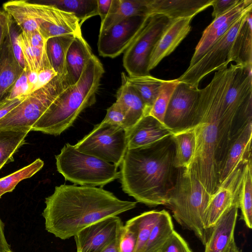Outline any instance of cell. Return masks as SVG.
Wrapping results in <instances>:
<instances>
[{"label":"cell","mask_w":252,"mask_h":252,"mask_svg":"<svg viewBox=\"0 0 252 252\" xmlns=\"http://www.w3.org/2000/svg\"><path fill=\"white\" fill-rule=\"evenodd\" d=\"M4 223L0 218V251H11L4 235Z\"/></svg>","instance_id":"c3c4849f"},{"label":"cell","mask_w":252,"mask_h":252,"mask_svg":"<svg viewBox=\"0 0 252 252\" xmlns=\"http://www.w3.org/2000/svg\"><path fill=\"white\" fill-rule=\"evenodd\" d=\"M150 0H112L108 14L100 23L99 33L127 18L150 15Z\"/></svg>","instance_id":"cb8c5ba5"},{"label":"cell","mask_w":252,"mask_h":252,"mask_svg":"<svg viewBox=\"0 0 252 252\" xmlns=\"http://www.w3.org/2000/svg\"><path fill=\"white\" fill-rule=\"evenodd\" d=\"M169 20L158 14L147 16L140 32L124 52L123 64L128 76L150 75L148 65L151 54Z\"/></svg>","instance_id":"30bf717a"},{"label":"cell","mask_w":252,"mask_h":252,"mask_svg":"<svg viewBox=\"0 0 252 252\" xmlns=\"http://www.w3.org/2000/svg\"><path fill=\"white\" fill-rule=\"evenodd\" d=\"M146 17L127 18L99 33L97 45L99 55L115 58L125 52L140 32Z\"/></svg>","instance_id":"8fae6325"},{"label":"cell","mask_w":252,"mask_h":252,"mask_svg":"<svg viewBox=\"0 0 252 252\" xmlns=\"http://www.w3.org/2000/svg\"><path fill=\"white\" fill-rule=\"evenodd\" d=\"M199 92L180 82L175 89L164 116V125L172 131L189 127L191 117Z\"/></svg>","instance_id":"9a60e30c"},{"label":"cell","mask_w":252,"mask_h":252,"mask_svg":"<svg viewBox=\"0 0 252 252\" xmlns=\"http://www.w3.org/2000/svg\"><path fill=\"white\" fill-rule=\"evenodd\" d=\"M126 78L128 84L138 93L149 112L166 80L156 78L151 75L138 76L126 75Z\"/></svg>","instance_id":"4dcf8cb0"},{"label":"cell","mask_w":252,"mask_h":252,"mask_svg":"<svg viewBox=\"0 0 252 252\" xmlns=\"http://www.w3.org/2000/svg\"><path fill=\"white\" fill-rule=\"evenodd\" d=\"M240 0H213L212 17L214 19L220 15L232 6L237 3Z\"/></svg>","instance_id":"7bdbcfd3"},{"label":"cell","mask_w":252,"mask_h":252,"mask_svg":"<svg viewBox=\"0 0 252 252\" xmlns=\"http://www.w3.org/2000/svg\"><path fill=\"white\" fill-rule=\"evenodd\" d=\"M189 126L194 128L196 145L187 169L212 195L219 187V171L231 143L220 118L219 87L216 77L199 89Z\"/></svg>","instance_id":"3957f363"},{"label":"cell","mask_w":252,"mask_h":252,"mask_svg":"<svg viewBox=\"0 0 252 252\" xmlns=\"http://www.w3.org/2000/svg\"><path fill=\"white\" fill-rule=\"evenodd\" d=\"M180 82L177 78L166 80L151 108L149 114L164 125V119L172 95Z\"/></svg>","instance_id":"d590c367"},{"label":"cell","mask_w":252,"mask_h":252,"mask_svg":"<svg viewBox=\"0 0 252 252\" xmlns=\"http://www.w3.org/2000/svg\"><path fill=\"white\" fill-rule=\"evenodd\" d=\"M161 211L152 210L135 217L138 228L135 252H142Z\"/></svg>","instance_id":"8d00e7d4"},{"label":"cell","mask_w":252,"mask_h":252,"mask_svg":"<svg viewBox=\"0 0 252 252\" xmlns=\"http://www.w3.org/2000/svg\"><path fill=\"white\" fill-rule=\"evenodd\" d=\"M67 88L58 75L46 85L26 95L24 99L0 119V128H29L41 117L58 95Z\"/></svg>","instance_id":"52a82bcc"},{"label":"cell","mask_w":252,"mask_h":252,"mask_svg":"<svg viewBox=\"0 0 252 252\" xmlns=\"http://www.w3.org/2000/svg\"><path fill=\"white\" fill-rule=\"evenodd\" d=\"M174 231L170 215L167 211L161 210L142 252H159Z\"/></svg>","instance_id":"1f68e13d"},{"label":"cell","mask_w":252,"mask_h":252,"mask_svg":"<svg viewBox=\"0 0 252 252\" xmlns=\"http://www.w3.org/2000/svg\"><path fill=\"white\" fill-rule=\"evenodd\" d=\"M252 120L247 121L233 137L220 166L219 186L240 166L252 159Z\"/></svg>","instance_id":"2e32d148"},{"label":"cell","mask_w":252,"mask_h":252,"mask_svg":"<svg viewBox=\"0 0 252 252\" xmlns=\"http://www.w3.org/2000/svg\"><path fill=\"white\" fill-rule=\"evenodd\" d=\"M26 96V95H25ZM25 96L10 99L8 97L0 101V119L18 105Z\"/></svg>","instance_id":"f6af8a7d"},{"label":"cell","mask_w":252,"mask_h":252,"mask_svg":"<svg viewBox=\"0 0 252 252\" xmlns=\"http://www.w3.org/2000/svg\"><path fill=\"white\" fill-rule=\"evenodd\" d=\"M159 252H192L186 240L174 231Z\"/></svg>","instance_id":"ab89813d"},{"label":"cell","mask_w":252,"mask_h":252,"mask_svg":"<svg viewBox=\"0 0 252 252\" xmlns=\"http://www.w3.org/2000/svg\"><path fill=\"white\" fill-rule=\"evenodd\" d=\"M126 77L122 72V83L116 93V102L125 112L130 129L143 116L148 115L149 111L138 93L128 84Z\"/></svg>","instance_id":"603a6c76"},{"label":"cell","mask_w":252,"mask_h":252,"mask_svg":"<svg viewBox=\"0 0 252 252\" xmlns=\"http://www.w3.org/2000/svg\"><path fill=\"white\" fill-rule=\"evenodd\" d=\"M211 196L192 173L186 168H180L165 204L175 220L192 231L204 245L209 233L204 227L203 219Z\"/></svg>","instance_id":"5b68a950"},{"label":"cell","mask_w":252,"mask_h":252,"mask_svg":"<svg viewBox=\"0 0 252 252\" xmlns=\"http://www.w3.org/2000/svg\"><path fill=\"white\" fill-rule=\"evenodd\" d=\"M213 0H150L149 14H158L169 19L194 17L211 6Z\"/></svg>","instance_id":"44dd1931"},{"label":"cell","mask_w":252,"mask_h":252,"mask_svg":"<svg viewBox=\"0 0 252 252\" xmlns=\"http://www.w3.org/2000/svg\"><path fill=\"white\" fill-rule=\"evenodd\" d=\"M170 137L175 147L174 167L188 169L192 162L196 148V140L194 127L189 126L172 131Z\"/></svg>","instance_id":"d4e9b609"},{"label":"cell","mask_w":252,"mask_h":252,"mask_svg":"<svg viewBox=\"0 0 252 252\" xmlns=\"http://www.w3.org/2000/svg\"><path fill=\"white\" fill-rule=\"evenodd\" d=\"M102 122L119 126L127 132L130 129L125 112L116 102L107 109L106 116Z\"/></svg>","instance_id":"f35d334b"},{"label":"cell","mask_w":252,"mask_h":252,"mask_svg":"<svg viewBox=\"0 0 252 252\" xmlns=\"http://www.w3.org/2000/svg\"><path fill=\"white\" fill-rule=\"evenodd\" d=\"M29 128H0V170L13 161V155L25 143Z\"/></svg>","instance_id":"f1b7e54d"},{"label":"cell","mask_w":252,"mask_h":252,"mask_svg":"<svg viewBox=\"0 0 252 252\" xmlns=\"http://www.w3.org/2000/svg\"><path fill=\"white\" fill-rule=\"evenodd\" d=\"M243 166L239 167L224 181L212 195L205 210L203 226L208 232L215 225L223 213L238 201L243 177Z\"/></svg>","instance_id":"5bb4252c"},{"label":"cell","mask_w":252,"mask_h":252,"mask_svg":"<svg viewBox=\"0 0 252 252\" xmlns=\"http://www.w3.org/2000/svg\"><path fill=\"white\" fill-rule=\"evenodd\" d=\"M55 158L58 172L75 185L102 187L120 178L117 166L79 152L69 143Z\"/></svg>","instance_id":"8992f818"},{"label":"cell","mask_w":252,"mask_h":252,"mask_svg":"<svg viewBox=\"0 0 252 252\" xmlns=\"http://www.w3.org/2000/svg\"><path fill=\"white\" fill-rule=\"evenodd\" d=\"M74 146L79 152L119 167L127 149V131L119 126L101 122Z\"/></svg>","instance_id":"9c48e42d"},{"label":"cell","mask_w":252,"mask_h":252,"mask_svg":"<svg viewBox=\"0 0 252 252\" xmlns=\"http://www.w3.org/2000/svg\"><path fill=\"white\" fill-rule=\"evenodd\" d=\"M10 31L0 49V101L9 96L24 71L13 51Z\"/></svg>","instance_id":"ffe728a7"},{"label":"cell","mask_w":252,"mask_h":252,"mask_svg":"<svg viewBox=\"0 0 252 252\" xmlns=\"http://www.w3.org/2000/svg\"><path fill=\"white\" fill-rule=\"evenodd\" d=\"M174 153L170 136L151 146L127 149L120 165L123 190L148 206L165 205L178 172Z\"/></svg>","instance_id":"7a4b0ae2"},{"label":"cell","mask_w":252,"mask_h":252,"mask_svg":"<svg viewBox=\"0 0 252 252\" xmlns=\"http://www.w3.org/2000/svg\"><path fill=\"white\" fill-rule=\"evenodd\" d=\"M44 162L36 159L30 164L0 179V198L4 193L11 192L22 180L29 178L39 171L43 166Z\"/></svg>","instance_id":"e575fe53"},{"label":"cell","mask_w":252,"mask_h":252,"mask_svg":"<svg viewBox=\"0 0 252 252\" xmlns=\"http://www.w3.org/2000/svg\"><path fill=\"white\" fill-rule=\"evenodd\" d=\"M252 11L248 14L240 28L233 45L230 63L243 65H252Z\"/></svg>","instance_id":"4316f807"},{"label":"cell","mask_w":252,"mask_h":252,"mask_svg":"<svg viewBox=\"0 0 252 252\" xmlns=\"http://www.w3.org/2000/svg\"><path fill=\"white\" fill-rule=\"evenodd\" d=\"M104 73L103 65L93 55L78 82L66 88L58 95L31 130L58 136L69 128L85 108L95 102Z\"/></svg>","instance_id":"277c9868"},{"label":"cell","mask_w":252,"mask_h":252,"mask_svg":"<svg viewBox=\"0 0 252 252\" xmlns=\"http://www.w3.org/2000/svg\"><path fill=\"white\" fill-rule=\"evenodd\" d=\"M124 224L118 216L94 222L74 236L76 252H100L121 233Z\"/></svg>","instance_id":"4fadbf2b"},{"label":"cell","mask_w":252,"mask_h":252,"mask_svg":"<svg viewBox=\"0 0 252 252\" xmlns=\"http://www.w3.org/2000/svg\"><path fill=\"white\" fill-rule=\"evenodd\" d=\"M91 48L82 33L77 35L66 54L67 74L64 78L66 87L74 85L79 80L86 65L93 56Z\"/></svg>","instance_id":"7402d4cb"},{"label":"cell","mask_w":252,"mask_h":252,"mask_svg":"<svg viewBox=\"0 0 252 252\" xmlns=\"http://www.w3.org/2000/svg\"><path fill=\"white\" fill-rule=\"evenodd\" d=\"M30 94L27 73L25 69L17 81L8 97L13 99L17 97L25 96Z\"/></svg>","instance_id":"60d3db41"},{"label":"cell","mask_w":252,"mask_h":252,"mask_svg":"<svg viewBox=\"0 0 252 252\" xmlns=\"http://www.w3.org/2000/svg\"><path fill=\"white\" fill-rule=\"evenodd\" d=\"M121 233V232L115 240H114L100 252H119V245Z\"/></svg>","instance_id":"681fc988"},{"label":"cell","mask_w":252,"mask_h":252,"mask_svg":"<svg viewBox=\"0 0 252 252\" xmlns=\"http://www.w3.org/2000/svg\"><path fill=\"white\" fill-rule=\"evenodd\" d=\"M193 17L170 19L151 54L148 65L149 72L171 54L189 33Z\"/></svg>","instance_id":"e0dca14e"},{"label":"cell","mask_w":252,"mask_h":252,"mask_svg":"<svg viewBox=\"0 0 252 252\" xmlns=\"http://www.w3.org/2000/svg\"><path fill=\"white\" fill-rule=\"evenodd\" d=\"M250 10L243 13L234 21L227 31L215 41L199 60L177 78L192 88H198L200 81L214 71L225 68L230 63L231 49L239 30L244 23Z\"/></svg>","instance_id":"ba28073f"},{"label":"cell","mask_w":252,"mask_h":252,"mask_svg":"<svg viewBox=\"0 0 252 252\" xmlns=\"http://www.w3.org/2000/svg\"><path fill=\"white\" fill-rule=\"evenodd\" d=\"M5 11L21 29V32L30 33L38 30V24L30 1L24 0H10L2 5Z\"/></svg>","instance_id":"f546056e"},{"label":"cell","mask_w":252,"mask_h":252,"mask_svg":"<svg viewBox=\"0 0 252 252\" xmlns=\"http://www.w3.org/2000/svg\"><path fill=\"white\" fill-rule=\"evenodd\" d=\"M250 10H252V0H240L237 3L214 19L203 31L201 37L195 47L189 65L194 63L203 46L219 29L228 21L239 17L243 13Z\"/></svg>","instance_id":"484cf974"},{"label":"cell","mask_w":252,"mask_h":252,"mask_svg":"<svg viewBox=\"0 0 252 252\" xmlns=\"http://www.w3.org/2000/svg\"><path fill=\"white\" fill-rule=\"evenodd\" d=\"M77 35H62L51 37L46 40V51L50 65L58 75L63 79L67 74L65 67L66 54Z\"/></svg>","instance_id":"83f0119b"},{"label":"cell","mask_w":252,"mask_h":252,"mask_svg":"<svg viewBox=\"0 0 252 252\" xmlns=\"http://www.w3.org/2000/svg\"><path fill=\"white\" fill-rule=\"evenodd\" d=\"M111 2L112 0H97L98 15L100 17L101 23L108 15Z\"/></svg>","instance_id":"7dc6e473"},{"label":"cell","mask_w":252,"mask_h":252,"mask_svg":"<svg viewBox=\"0 0 252 252\" xmlns=\"http://www.w3.org/2000/svg\"><path fill=\"white\" fill-rule=\"evenodd\" d=\"M238 201L228 209L210 229L204 252H224L232 240L236 224Z\"/></svg>","instance_id":"d6986e66"},{"label":"cell","mask_w":252,"mask_h":252,"mask_svg":"<svg viewBox=\"0 0 252 252\" xmlns=\"http://www.w3.org/2000/svg\"><path fill=\"white\" fill-rule=\"evenodd\" d=\"M57 75L52 68L40 71L37 74V89L47 84Z\"/></svg>","instance_id":"bcb514c9"},{"label":"cell","mask_w":252,"mask_h":252,"mask_svg":"<svg viewBox=\"0 0 252 252\" xmlns=\"http://www.w3.org/2000/svg\"><path fill=\"white\" fill-rule=\"evenodd\" d=\"M138 236V228L135 217L124 225L119 240V252H135Z\"/></svg>","instance_id":"74e56055"},{"label":"cell","mask_w":252,"mask_h":252,"mask_svg":"<svg viewBox=\"0 0 252 252\" xmlns=\"http://www.w3.org/2000/svg\"><path fill=\"white\" fill-rule=\"evenodd\" d=\"M172 132L153 116L145 115L127 132V149L155 145L170 137Z\"/></svg>","instance_id":"ac0fdd59"},{"label":"cell","mask_w":252,"mask_h":252,"mask_svg":"<svg viewBox=\"0 0 252 252\" xmlns=\"http://www.w3.org/2000/svg\"><path fill=\"white\" fill-rule=\"evenodd\" d=\"M30 4L38 24V31L46 40L62 35L82 33L81 26L74 14L50 4Z\"/></svg>","instance_id":"7c38bea8"},{"label":"cell","mask_w":252,"mask_h":252,"mask_svg":"<svg viewBox=\"0 0 252 252\" xmlns=\"http://www.w3.org/2000/svg\"><path fill=\"white\" fill-rule=\"evenodd\" d=\"M224 252H240L233 239Z\"/></svg>","instance_id":"f907efd6"},{"label":"cell","mask_w":252,"mask_h":252,"mask_svg":"<svg viewBox=\"0 0 252 252\" xmlns=\"http://www.w3.org/2000/svg\"><path fill=\"white\" fill-rule=\"evenodd\" d=\"M42 214L46 230L62 240L74 237L86 227L136 207L137 202L122 200L102 188L61 185L45 198Z\"/></svg>","instance_id":"6da1fadb"},{"label":"cell","mask_w":252,"mask_h":252,"mask_svg":"<svg viewBox=\"0 0 252 252\" xmlns=\"http://www.w3.org/2000/svg\"><path fill=\"white\" fill-rule=\"evenodd\" d=\"M18 34L15 28L13 27V24H12L10 31V35L13 51L19 63L24 69L25 62L21 47L19 44L18 40Z\"/></svg>","instance_id":"ee69618b"},{"label":"cell","mask_w":252,"mask_h":252,"mask_svg":"<svg viewBox=\"0 0 252 252\" xmlns=\"http://www.w3.org/2000/svg\"><path fill=\"white\" fill-rule=\"evenodd\" d=\"M252 159L243 166V177L239 194V208L242 219L250 229L252 227Z\"/></svg>","instance_id":"836d02e7"},{"label":"cell","mask_w":252,"mask_h":252,"mask_svg":"<svg viewBox=\"0 0 252 252\" xmlns=\"http://www.w3.org/2000/svg\"><path fill=\"white\" fill-rule=\"evenodd\" d=\"M0 252H12V251H0Z\"/></svg>","instance_id":"816d5d0a"},{"label":"cell","mask_w":252,"mask_h":252,"mask_svg":"<svg viewBox=\"0 0 252 252\" xmlns=\"http://www.w3.org/2000/svg\"><path fill=\"white\" fill-rule=\"evenodd\" d=\"M13 21L3 9L0 10V49L9 32Z\"/></svg>","instance_id":"b9f144b4"},{"label":"cell","mask_w":252,"mask_h":252,"mask_svg":"<svg viewBox=\"0 0 252 252\" xmlns=\"http://www.w3.org/2000/svg\"><path fill=\"white\" fill-rule=\"evenodd\" d=\"M44 3L74 14L81 26L87 20L98 15L97 0H50Z\"/></svg>","instance_id":"d6a6232c"}]
</instances>
